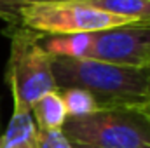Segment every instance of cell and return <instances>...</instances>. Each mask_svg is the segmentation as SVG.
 <instances>
[{"label":"cell","instance_id":"1","mask_svg":"<svg viewBox=\"0 0 150 148\" xmlns=\"http://www.w3.org/2000/svg\"><path fill=\"white\" fill-rule=\"evenodd\" d=\"M58 89L87 91L100 108H145L150 94V68H133L91 58H52Z\"/></svg>","mask_w":150,"mask_h":148},{"label":"cell","instance_id":"2","mask_svg":"<svg viewBox=\"0 0 150 148\" xmlns=\"http://www.w3.org/2000/svg\"><path fill=\"white\" fill-rule=\"evenodd\" d=\"M74 147L150 148V113L143 108H101L70 117L61 127Z\"/></svg>","mask_w":150,"mask_h":148},{"label":"cell","instance_id":"3","mask_svg":"<svg viewBox=\"0 0 150 148\" xmlns=\"http://www.w3.org/2000/svg\"><path fill=\"white\" fill-rule=\"evenodd\" d=\"M42 38V33L23 25L11 35L5 82L11 87L14 108L30 111L44 94L58 91L52 75V56L44 49Z\"/></svg>","mask_w":150,"mask_h":148},{"label":"cell","instance_id":"4","mask_svg":"<svg viewBox=\"0 0 150 148\" xmlns=\"http://www.w3.org/2000/svg\"><path fill=\"white\" fill-rule=\"evenodd\" d=\"M21 25L42 35H72L94 33L131 21L103 12L84 2H45L25 4L16 11Z\"/></svg>","mask_w":150,"mask_h":148},{"label":"cell","instance_id":"5","mask_svg":"<svg viewBox=\"0 0 150 148\" xmlns=\"http://www.w3.org/2000/svg\"><path fill=\"white\" fill-rule=\"evenodd\" d=\"M91 59L150 68V23H127L93 33Z\"/></svg>","mask_w":150,"mask_h":148},{"label":"cell","instance_id":"6","mask_svg":"<svg viewBox=\"0 0 150 148\" xmlns=\"http://www.w3.org/2000/svg\"><path fill=\"white\" fill-rule=\"evenodd\" d=\"M0 148H37V125L30 111L12 110L5 131L0 134Z\"/></svg>","mask_w":150,"mask_h":148},{"label":"cell","instance_id":"7","mask_svg":"<svg viewBox=\"0 0 150 148\" xmlns=\"http://www.w3.org/2000/svg\"><path fill=\"white\" fill-rule=\"evenodd\" d=\"M30 113L38 131H59L68 118L63 99L58 91L47 92L40 99H37Z\"/></svg>","mask_w":150,"mask_h":148},{"label":"cell","instance_id":"8","mask_svg":"<svg viewBox=\"0 0 150 148\" xmlns=\"http://www.w3.org/2000/svg\"><path fill=\"white\" fill-rule=\"evenodd\" d=\"M93 44V33L44 35L42 45L52 58H87Z\"/></svg>","mask_w":150,"mask_h":148},{"label":"cell","instance_id":"9","mask_svg":"<svg viewBox=\"0 0 150 148\" xmlns=\"http://www.w3.org/2000/svg\"><path fill=\"white\" fill-rule=\"evenodd\" d=\"M131 23H150V0H79Z\"/></svg>","mask_w":150,"mask_h":148},{"label":"cell","instance_id":"10","mask_svg":"<svg viewBox=\"0 0 150 148\" xmlns=\"http://www.w3.org/2000/svg\"><path fill=\"white\" fill-rule=\"evenodd\" d=\"M61 99H63V105H65V110L68 118L70 117H84V115H91L94 111L101 110L100 105L96 103V99L87 92V91H82V89H58Z\"/></svg>","mask_w":150,"mask_h":148},{"label":"cell","instance_id":"11","mask_svg":"<svg viewBox=\"0 0 150 148\" xmlns=\"http://www.w3.org/2000/svg\"><path fill=\"white\" fill-rule=\"evenodd\" d=\"M37 148H75L63 131H38L37 129Z\"/></svg>","mask_w":150,"mask_h":148},{"label":"cell","instance_id":"12","mask_svg":"<svg viewBox=\"0 0 150 148\" xmlns=\"http://www.w3.org/2000/svg\"><path fill=\"white\" fill-rule=\"evenodd\" d=\"M19 5H25V0H0V14H7L11 11H18Z\"/></svg>","mask_w":150,"mask_h":148},{"label":"cell","instance_id":"13","mask_svg":"<svg viewBox=\"0 0 150 148\" xmlns=\"http://www.w3.org/2000/svg\"><path fill=\"white\" fill-rule=\"evenodd\" d=\"M45 2H74V0H25V4H45Z\"/></svg>","mask_w":150,"mask_h":148},{"label":"cell","instance_id":"14","mask_svg":"<svg viewBox=\"0 0 150 148\" xmlns=\"http://www.w3.org/2000/svg\"><path fill=\"white\" fill-rule=\"evenodd\" d=\"M143 110H147L150 113V94H149V101H147V105H145V108H143Z\"/></svg>","mask_w":150,"mask_h":148},{"label":"cell","instance_id":"15","mask_svg":"<svg viewBox=\"0 0 150 148\" xmlns=\"http://www.w3.org/2000/svg\"><path fill=\"white\" fill-rule=\"evenodd\" d=\"M75 148H86V147H75Z\"/></svg>","mask_w":150,"mask_h":148}]
</instances>
